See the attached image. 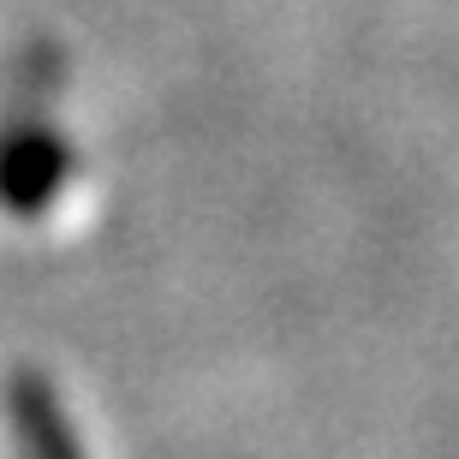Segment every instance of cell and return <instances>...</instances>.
Masks as SVG:
<instances>
[{
    "instance_id": "7a4b0ae2",
    "label": "cell",
    "mask_w": 459,
    "mask_h": 459,
    "mask_svg": "<svg viewBox=\"0 0 459 459\" xmlns=\"http://www.w3.org/2000/svg\"><path fill=\"white\" fill-rule=\"evenodd\" d=\"M6 418H13V436L30 459H84V442L66 418V400L48 376L18 370L6 382Z\"/></svg>"
},
{
    "instance_id": "6da1fadb",
    "label": "cell",
    "mask_w": 459,
    "mask_h": 459,
    "mask_svg": "<svg viewBox=\"0 0 459 459\" xmlns=\"http://www.w3.org/2000/svg\"><path fill=\"white\" fill-rule=\"evenodd\" d=\"M72 186V143L42 119L0 126V209L42 215Z\"/></svg>"
}]
</instances>
